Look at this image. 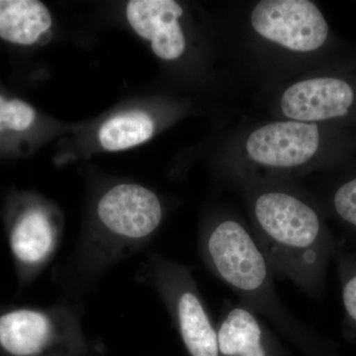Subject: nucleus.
<instances>
[{"instance_id":"f257e3e1","label":"nucleus","mask_w":356,"mask_h":356,"mask_svg":"<svg viewBox=\"0 0 356 356\" xmlns=\"http://www.w3.org/2000/svg\"><path fill=\"white\" fill-rule=\"evenodd\" d=\"M254 215L270 266L307 294L320 296L339 243L317 211L290 194L267 192L257 198Z\"/></svg>"},{"instance_id":"f03ea898","label":"nucleus","mask_w":356,"mask_h":356,"mask_svg":"<svg viewBox=\"0 0 356 356\" xmlns=\"http://www.w3.org/2000/svg\"><path fill=\"white\" fill-rule=\"evenodd\" d=\"M207 252L215 271L234 290L261 296L269 287L270 264L247 229L238 222H222L211 233Z\"/></svg>"},{"instance_id":"7ed1b4c3","label":"nucleus","mask_w":356,"mask_h":356,"mask_svg":"<svg viewBox=\"0 0 356 356\" xmlns=\"http://www.w3.org/2000/svg\"><path fill=\"white\" fill-rule=\"evenodd\" d=\"M252 25L264 38L296 51H317L330 36L324 15L308 0L261 1L252 11Z\"/></svg>"},{"instance_id":"20e7f679","label":"nucleus","mask_w":356,"mask_h":356,"mask_svg":"<svg viewBox=\"0 0 356 356\" xmlns=\"http://www.w3.org/2000/svg\"><path fill=\"white\" fill-rule=\"evenodd\" d=\"M321 132L317 123L288 121L268 124L254 131L247 151L255 163L274 168L304 165L318 153Z\"/></svg>"},{"instance_id":"39448f33","label":"nucleus","mask_w":356,"mask_h":356,"mask_svg":"<svg viewBox=\"0 0 356 356\" xmlns=\"http://www.w3.org/2000/svg\"><path fill=\"white\" fill-rule=\"evenodd\" d=\"M98 215L114 233L140 238L158 228L163 211L154 192L140 185L121 184L103 196Z\"/></svg>"},{"instance_id":"423d86ee","label":"nucleus","mask_w":356,"mask_h":356,"mask_svg":"<svg viewBox=\"0 0 356 356\" xmlns=\"http://www.w3.org/2000/svg\"><path fill=\"white\" fill-rule=\"evenodd\" d=\"M127 19L134 31L152 42L159 58L172 60L185 50V38L178 18L182 7L173 0H132L126 8Z\"/></svg>"},{"instance_id":"0eeeda50","label":"nucleus","mask_w":356,"mask_h":356,"mask_svg":"<svg viewBox=\"0 0 356 356\" xmlns=\"http://www.w3.org/2000/svg\"><path fill=\"white\" fill-rule=\"evenodd\" d=\"M51 16L37 0H0V38L29 46L50 31Z\"/></svg>"},{"instance_id":"6e6552de","label":"nucleus","mask_w":356,"mask_h":356,"mask_svg":"<svg viewBox=\"0 0 356 356\" xmlns=\"http://www.w3.org/2000/svg\"><path fill=\"white\" fill-rule=\"evenodd\" d=\"M48 318L38 312L18 310L0 317V344L15 356H33L43 350L50 337Z\"/></svg>"},{"instance_id":"1a4fd4ad","label":"nucleus","mask_w":356,"mask_h":356,"mask_svg":"<svg viewBox=\"0 0 356 356\" xmlns=\"http://www.w3.org/2000/svg\"><path fill=\"white\" fill-rule=\"evenodd\" d=\"M217 334L220 356H267L261 323L248 309H232Z\"/></svg>"},{"instance_id":"9d476101","label":"nucleus","mask_w":356,"mask_h":356,"mask_svg":"<svg viewBox=\"0 0 356 356\" xmlns=\"http://www.w3.org/2000/svg\"><path fill=\"white\" fill-rule=\"evenodd\" d=\"M180 332L192 356H220L218 334L202 303L194 293L185 292L177 306Z\"/></svg>"},{"instance_id":"9b49d317","label":"nucleus","mask_w":356,"mask_h":356,"mask_svg":"<svg viewBox=\"0 0 356 356\" xmlns=\"http://www.w3.org/2000/svg\"><path fill=\"white\" fill-rule=\"evenodd\" d=\"M53 245V227L42 211H27L16 222L11 247L21 261L37 264L49 254Z\"/></svg>"},{"instance_id":"f8f14e48","label":"nucleus","mask_w":356,"mask_h":356,"mask_svg":"<svg viewBox=\"0 0 356 356\" xmlns=\"http://www.w3.org/2000/svg\"><path fill=\"white\" fill-rule=\"evenodd\" d=\"M154 131V123L151 116L140 111L129 112L103 124L99 140L107 151H123L147 142Z\"/></svg>"},{"instance_id":"ddd939ff","label":"nucleus","mask_w":356,"mask_h":356,"mask_svg":"<svg viewBox=\"0 0 356 356\" xmlns=\"http://www.w3.org/2000/svg\"><path fill=\"white\" fill-rule=\"evenodd\" d=\"M330 204L334 217L356 247V173L337 185Z\"/></svg>"},{"instance_id":"4468645a","label":"nucleus","mask_w":356,"mask_h":356,"mask_svg":"<svg viewBox=\"0 0 356 356\" xmlns=\"http://www.w3.org/2000/svg\"><path fill=\"white\" fill-rule=\"evenodd\" d=\"M346 323L356 332V250L339 245L337 254Z\"/></svg>"},{"instance_id":"2eb2a0df","label":"nucleus","mask_w":356,"mask_h":356,"mask_svg":"<svg viewBox=\"0 0 356 356\" xmlns=\"http://www.w3.org/2000/svg\"><path fill=\"white\" fill-rule=\"evenodd\" d=\"M35 110L20 99H6L0 95V132L4 130L23 132L33 125Z\"/></svg>"}]
</instances>
